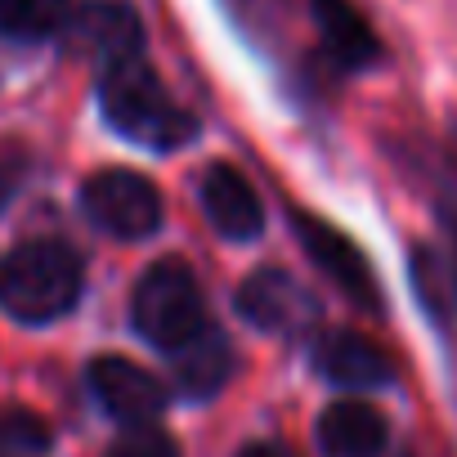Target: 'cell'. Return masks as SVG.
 <instances>
[{"instance_id": "cell-1", "label": "cell", "mask_w": 457, "mask_h": 457, "mask_svg": "<svg viewBox=\"0 0 457 457\" xmlns=\"http://www.w3.org/2000/svg\"><path fill=\"white\" fill-rule=\"evenodd\" d=\"M99 108L117 135L148 148H179L197 135V121L170 99L162 77L144 63V54L99 68Z\"/></svg>"}, {"instance_id": "cell-2", "label": "cell", "mask_w": 457, "mask_h": 457, "mask_svg": "<svg viewBox=\"0 0 457 457\" xmlns=\"http://www.w3.org/2000/svg\"><path fill=\"white\" fill-rule=\"evenodd\" d=\"M81 256L59 238L19 243L0 261V310L19 323H54L81 301Z\"/></svg>"}, {"instance_id": "cell-3", "label": "cell", "mask_w": 457, "mask_h": 457, "mask_svg": "<svg viewBox=\"0 0 457 457\" xmlns=\"http://www.w3.org/2000/svg\"><path fill=\"white\" fill-rule=\"evenodd\" d=\"M130 319H135V332L166 354H175L184 341H193L206 328V305H202V287H197L193 270L184 261L148 265L135 283Z\"/></svg>"}, {"instance_id": "cell-4", "label": "cell", "mask_w": 457, "mask_h": 457, "mask_svg": "<svg viewBox=\"0 0 457 457\" xmlns=\"http://www.w3.org/2000/svg\"><path fill=\"white\" fill-rule=\"evenodd\" d=\"M81 206L86 215L112 238H148L157 234L162 224V193L153 179H144L139 170H126V166H108V170H95L81 188Z\"/></svg>"}, {"instance_id": "cell-5", "label": "cell", "mask_w": 457, "mask_h": 457, "mask_svg": "<svg viewBox=\"0 0 457 457\" xmlns=\"http://www.w3.org/2000/svg\"><path fill=\"white\" fill-rule=\"evenodd\" d=\"M292 224H296V238H301L305 256L345 292V301H354L359 310L377 314V310H381V287H377V274H372L368 256L341 234V228H332V224L319 220V215L296 211Z\"/></svg>"}, {"instance_id": "cell-6", "label": "cell", "mask_w": 457, "mask_h": 457, "mask_svg": "<svg viewBox=\"0 0 457 457\" xmlns=\"http://www.w3.org/2000/svg\"><path fill=\"white\" fill-rule=\"evenodd\" d=\"M238 314L270 337H301L319 323V301L283 270H256L238 287Z\"/></svg>"}, {"instance_id": "cell-7", "label": "cell", "mask_w": 457, "mask_h": 457, "mask_svg": "<svg viewBox=\"0 0 457 457\" xmlns=\"http://www.w3.org/2000/svg\"><path fill=\"white\" fill-rule=\"evenodd\" d=\"M86 381H90V395L99 399V408L121 426H148L166 408L162 381L153 372H144L139 363H130V359L104 354L86 368Z\"/></svg>"}, {"instance_id": "cell-8", "label": "cell", "mask_w": 457, "mask_h": 457, "mask_svg": "<svg viewBox=\"0 0 457 457\" xmlns=\"http://www.w3.org/2000/svg\"><path fill=\"white\" fill-rule=\"evenodd\" d=\"M68 46H77L81 54H90L99 68L135 59L144 50V28L135 19L130 5H117V0H90V5L72 10L68 23Z\"/></svg>"}, {"instance_id": "cell-9", "label": "cell", "mask_w": 457, "mask_h": 457, "mask_svg": "<svg viewBox=\"0 0 457 457\" xmlns=\"http://www.w3.org/2000/svg\"><path fill=\"white\" fill-rule=\"evenodd\" d=\"M202 211L211 220V228L228 243H252L261 228H265V211H261V197L256 188L234 170V166H206L202 170Z\"/></svg>"}, {"instance_id": "cell-10", "label": "cell", "mask_w": 457, "mask_h": 457, "mask_svg": "<svg viewBox=\"0 0 457 457\" xmlns=\"http://www.w3.org/2000/svg\"><path fill=\"white\" fill-rule=\"evenodd\" d=\"M314 368L341 390H377L395 381V368L381 354V345H372L359 332H323L314 345Z\"/></svg>"}, {"instance_id": "cell-11", "label": "cell", "mask_w": 457, "mask_h": 457, "mask_svg": "<svg viewBox=\"0 0 457 457\" xmlns=\"http://www.w3.org/2000/svg\"><path fill=\"white\" fill-rule=\"evenodd\" d=\"M386 417L363 399H341L319 417V453L323 457H381L386 453Z\"/></svg>"}, {"instance_id": "cell-12", "label": "cell", "mask_w": 457, "mask_h": 457, "mask_svg": "<svg viewBox=\"0 0 457 457\" xmlns=\"http://www.w3.org/2000/svg\"><path fill=\"white\" fill-rule=\"evenodd\" d=\"M228 372H234V345L220 328H202L193 341L175 350V390L184 399H211L224 390Z\"/></svg>"}, {"instance_id": "cell-13", "label": "cell", "mask_w": 457, "mask_h": 457, "mask_svg": "<svg viewBox=\"0 0 457 457\" xmlns=\"http://www.w3.org/2000/svg\"><path fill=\"white\" fill-rule=\"evenodd\" d=\"M310 10H314V19H319V32H323L328 54H332L341 68H368V63L381 54L372 28L363 23V14L350 5V0H310Z\"/></svg>"}, {"instance_id": "cell-14", "label": "cell", "mask_w": 457, "mask_h": 457, "mask_svg": "<svg viewBox=\"0 0 457 457\" xmlns=\"http://www.w3.org/2000/svg\"><path fill=\"white\" fill-rule=\"evenodd\" d=\"M72 0H0V32L14 41H46L63 32Z\"/></svg>"}, {"instance_id": "cell-15", "label": "cell", "mask_w": 457, "mask_h": 457, "mask_svg": "<svg viewBox=\"0 0 457 457\" xmlns=\"http://www.w3.org/2000/svg\"><path fill=\"white\" fill-rule=\"evenodd\" d=\"M50 426L28 408H0V457H50Z\"/></svg>"}, {"instance_id": "cell-16", "label": "cell", "mask_w": 457, "mask_h": 457, "mask_svg": "<svg viewBox=\"0 0 457 457\" xmlns=\"http://www.w3.org/2000/svg\"><path fill=\"white\" fill-rule=\"evenodd\" d=\"M104 457H179V448H175V439L166 430H157L148 421V426H130Z\"/></svg>"}, {"instance_id": "cell-17", "label": "cell", "mask_w": 457, "mask_h": 457, "mask_svg": "<svg viewBox=\"0 0 457 457\" xmlns=\"http://www.w3.org/2000/svg\"><path fill=\"white\" fill-rule=\"evenodd\" d=\"M238 457H292V453H283L278 444H265V439H261V444H247Z\"/></svg>"}, {"instance_id": "cell-18", "label": "cell", "mask_w": 457, "mask_h": 457, "mask_svg": "<svg viewBox=\"0 0 457 457\" xmlns=\"http://www.w3.org/2000/svg\"><path fill=\"white\" fill-rule=\"evenodd\" d=\"M448 265L457 274V215H448Z\"/></svg>"}, {"instance_id": "cell-19", "label": "cell", "mask_w": 457, "mask_h": 457, "mask_svg": "<svg viewBox=\"0 0 457 457\" xmlns=\"http://www.w3.org/2000/svg\"><path fill=\"white\" fill-rule=\"evenodd\" d=\"M5 193H10V175H5V170H0V197H5Z\"/></svg>"}]
</instances>
